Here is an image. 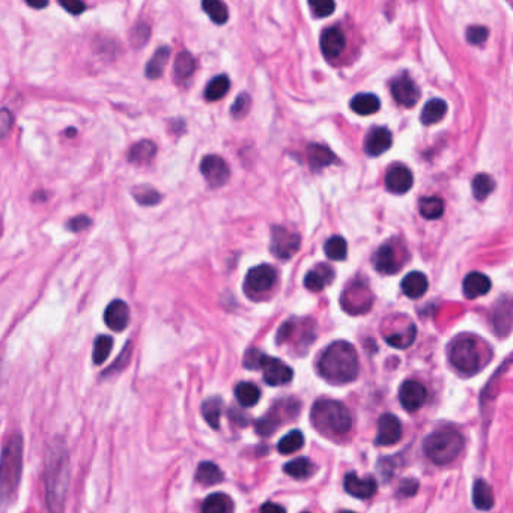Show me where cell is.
<instances>
[{"label": "cell", "instance_id": "1", "mask_svg": "<svg viewBox=\"0 0 513 513\" xmlns=\"http://www.w3.org/2000/svg\"><path fill=\"white\" fill-rule=\"evenodd\" d=\"M360 370L356 348L343 341L331 343L318 361L319 375L331 384H348L357 380Z\"/></svg>", "mask_w": 513, "mask_h": 513}, {"label": "cell", "instance_id": "2", "mask_svg": "<svg viewBox=\"0 0 513 513\" xmlns=\"http://www.w3.org/2000/svg\"><path fill=\"white\" fill-rule=\"evenodd\" d=\"M70 483L68 453L65 449H51L46 467V498L50 513H62Z\"/></svg>", "mask_w": 513, "mask_h": 513}, {"label": "cell", "instance_id": "3", "mask_svg": "<svg viewBox=\"0 0 513 513\" xmlns=\"http://www.w3.org/2000/svg\"><path fill=\"white\" fill-rule=\"evenodd\" d=\"M312 423L322 434L345 435L353 428V417L343 403L321 399L312 408Z\"/></svg>", "mask_w": 513, "mask_h": 513}, {"label": "cell", "instance_id": "4", "mask_svg": "<svg viewBox=\"0 0 513 513\" xmlns=\"http://www.w3.org/2000/svg\"><path fill=\"white\" fill-rule=\"evenodd\" d=\"M464 438L456 429H438L423 441V452L429 461L437 465H447L461 455Z\"/></svg>", "mask_w": 513, "mask_h": 513}, {"label": "cell", "instance_id": "5", "mask_svg": "<svg viewBox=\"0 0 513 513\" xmlns=\"http://www.w3.org/2000/svg\"><path fill=\"white\" fill-rule=\"evenodd\" d=\"M23 470V440L12 435L4 447L2 453V494L4 498L12 497L19 488Z\"/></svg>", "mask_w": 513, "mask_h": 513}, {"label": "cell", "instance_id": "6", "mask_svg": "<svg viewBox=\"0 0 513 513\" xmlns=\"http://www.w3.org/2000/svg\"><path fill=\"white\" fill-rule=\"evenodd\" d=\"M449 360L459 373L475 375L480 368L477 342L471 336H457L449 345Z\"/></svg>", "mask_w": 513, "mask_h": 513}, {"label": "cell", "instance_id": "7", "mask_svg": "<svg viewBox=\"0 0 513 513\" xmlns=\"http://www.w3.org/2000/svg\"><path fill=\"white\" fill-rule=\"evenodd\" d=\"M373 303V295L369 286L363 280H356L343 291L341 296V304L345 312L349 315H361L370 310Z\"/></svg>", "mask_w": 513, "mask_h": 513}, {"label": "cell", "instance_id": "8", "mask_svg": "<svg viewBox=\"0 0 513 513\" xmlns=\"http://www.w3.org/2000/svg\"><path fill=\"white\" fill-rule=\"evenodd\" d=\"M277 279L276 269L271 265H258L252 268L244 280V292L249 299H258L265 292L271 291Z\"/></svg>", "mask_w": 513, "mask_h": 513}, {"label": "cell", "instance_id": "9", "mask_svg": "<svg viewBox=\"0 0 513 513\" xmlns=\"http://www.w3.org/2000/svg\"><path fill=\"white\" fill-rule=\"evenodd\" d=\"M301 244V238L299 234H295L289 229L283 226H273L271 227V253L277 259L288 261L292 256L299 252Z\"/></svg>", "mask_w": 513, "mask_h": 513}, {"label": "cell", "instance_id": "10", "mask_svg": "<svg viewBox=\"0 0 513 513\" xmlns=\"http://www.w3.org/2000/svg\"><path fill=\"white\" fill-rule=\"evenodd\" d=\"M200 172L204 175L208 184L214 188L222 187L227 182L231 177V169H229L226 161L219 155H207L200 161Z\"/></svg>", "mask_w": 513, "mask_h": 513}, {"label": "cell", "instance_id": "11", "mask_svg": "<svg viewBox=\"0 0 513 513\" xmlns=\"http://www.w3.org/2000/svg\"><path fill=\"white\" fill-rule=\"evenodd\" d=\"M390 89L395 100L405 107L415 105L418 98H420V89L417 88L414 80L407 73H402L391 80Z\"/></svg>", "mask_w": 513, "mask_h": 513}, {"label": "cell", "instance_id": "12", "mask_svg": "<svg viewBox=\"0 0 513 513\" xmlns=\"http://www.w3.org/2000/svg\"><path fill=\"white\" fill-rule=\"evenodd\" d=\"M261 369L264 370L265 383L268 385H274V387L288 384L294 376L292 369L286 363H283L280 358H274L269 356L264 357Z\"/></svg>", "mask_w": 513, "mask_h": 513}, {"label": "cell", "instance_id": "13", "mask_svg": "<svg viewBox=\"0 0 513 513\" xmlns=\"http://www.w3.org/2000/svg\"><path fill=\"white\" fill-rule=\"evenodd\" d=\"M426 398H428V391L425 385L418 381L408 380L399 388V402L402 407L410 413L420 410L426 402Z\"/></svg>", "mask_w": 513, "mask_h": 513}, {"label": "cell", "instance_id": "14", "mask_svg": "<svg viewBox=\"0 0 513 513\" xmlns=\"http://www.w3.org/2000/svg\"><path fill=\"white\" fill-rule=\"evenodd\" d=\"M402 438V425L395 414H383L378 420L375 442L378 445H393Z\"/></svg>", "mask_w": 513, "mask_h": 513}, {"label": "cell", "instance_id": "15", "mask_svg": "<svg viewBox=\"0 0 513 513\" xmlns=\"http://www.w3.org/2000/svg\"><path fill=\"white\" fill-rule=\"evenodd\" d=\"M346 46V38L345 33L339 26H333L322 32L321 36V50L322 55L327 59H336L342 55Z\"/></svg>", "mask_w": 513, "mask_h": 513}, {"label": "cell", "instance_id": "16", "mask_svg": "<svg viewBox=\"0 0 513 513\" xmlns=\"http://www.w3.org/2000/svg\"><path fill=\"white\" fill-rule=\"evenodd\" d=\"M105 326L113 331H124L130 322V309L125 301L115 300L104 312Z\"/></svg>", "mask_w": 513, "mask_h": 513}, {"label": "cell", "instance_id": "17", "mask_svg": "<svg viewBox=\"0 0 513 513\" xmlns=\"http://www.w3.org/2000/svg\"><path fill=\"white\" fill-rule=\"evenodd\" d=\"M391 143H393V136L388 128L385 127H376L370 130L366 140H364V151L370 157H378L390 150Z\"/></svg>", "mask_w": 513, "mask_h": 513}, {"label": "cell", "instance_id": "18", "mask_svg": "<svg viewBox=\"0 0 513 513\" xmlns=\"http://www.w3.org/2000/svg\"><path fill=\"white\" fill-rule=\"evenodd\" d=\"M513 328V300L502 299L494 307V330L497 336H507Z\"/></svg>", "mask_w": 513, "mask_h": 513}, {"label": "cell", "instance_id": "19", "mask_svg": "<svg viewBox=\"0 0 513 513\" xmlns=\"http://www.w3.org/2000/svg\"><path fill=\"white\" fill-rule=\"evenodd\" d=\"M413 182H414L413 173L408 167H405V166L391 167L385 175L387 190L395 195L407 193L413 187Z\"/></svg>", "mask_w": 513, "mask_h": 513}, {"label": "cell", "instance_id": "20", "mask_svg": "<svg viewBox=\"0 0 513 513\" xmlns=\"http://www.w3.org/2000/svg\"><path fill=\"white\" fill-rule=\"evenodd\" d=\"M343 486H345V491L349 495H353L360 499H368V498L373 497L378 489V483L375 479H372V477L360 479L357 475H354V472H349V475H346Z\"/></svg>", "mask_w": 513, "mask_h": 513}, {"label": "cell", "instance_id": "21", "mask_svg": "<svg viewBox=\"0 0 513 513\" xmlns=\"http://www.w3.org/2000/svg\"><path fill=\"white\" fill-rule=\"evenodd\" d=\"M373 265L378 273L381 274H396L400 269L398 253L391 244H384L373 254Z\"/></svg>", "mask_w": 513, "mask_h": 513}, {"label": "cell", "instance_id": "22", "mask_svg": "<svg viewBox=\"0 0 513 513\" xmlns=\"http://www.w3.org/2000/svg\"><path fill=\"white\" fill-rule=\"evenodd\" d=\"M333 280H334V269L327 264H318L306 274L304 286L312 292H319L326 286H328Z\"/></svg>", "mask_w": 513, "mask_h": 513}, {"label": "cell", "instance_id": "23", "mask_svg": "<svg viewBox=\"0 0 513 513\" xmlns=\"http://www.w3.org/2000/svg\"><path fill=\"white\" fill-rule=\"evenodd\" d=\"M491 280L483 273H470L464 280V294L468 300L479 299L491 291Z\"/></svg>", "mask_w": 513, "mask_h": 513}, {"label": "cell", "instance_id": "24", "mask_svg": "<svg viewBox=\"0 0 513 513\" xmlns=\"http://www.w3.org/2000/svg\"><path fill=\"white\" fill-rule=\"evenodd\" d=\"M400 288L403 291V294L408 296V299H420L423 296L429 288V281L428 277L420 273V271H413L408 273L407 276L403 277Z\"/></svg>", "mask_w": 513, "mask_h": 513}, {"label": "cell", "instance_id": "25", "mask_svg": "<svg viewBox=\"0 0 513 513\" xmlns=\"http://www.w3.org/2000/svg\"><path fill=\"white\" fill-rule=\"evenodd\" d=\"M307 160H309L310 169H312L314 172H318L323 167L336 163V155L331 152V150H328L327 146L312 143L307 146Z\"/></svg>", "mask_w": 513, "mask_h": 513}, {"label": "cell", "instance_id": "26", "mask_svg": "<svg viewBox=\"0 0 513 513\" xmlns=\"http://www.w3.org/2000/svg\"><path fill=\"white\" fill-rule=\"evenodd\" d=\"M495 498L494 491L488 482L482 479L475 482V488H472V504L479 510H491L494 507Z\"/></svg>", "mask_w": 513, "mask_h": 513}, {"label": "cell", "instance_id": "27", "mask_svg": "<svg viewBox=\"0 0 513 513\" xmlns=\"http://www.w3.org/2000/svg\"><path fill=\"white\" fill-rule=\"evenodd\" d=\"M157 154V146L151 140H142L131 146L128 152V161L134 165H146Z\"/></svg>", "mask_w": 513, "mask_h": 513}, {"label": "cell", "instance_id": "28", "mask_svg": "<svg viewBox=\"0 0 513 513\" xmlns=\"http://www.w3.org/2000/svg\"><path fill=\"white\" fill-rule=\"evenodd\" d=\"M447 113V103L440 98H434L425 104L420 119L423 125H434Z\"/></svg>", "mask_w": 513, "mask_h": 513}, {"label": "cell", "instance_id": "29", "mask_svg": "<svg viewBox=\"0 0 513 513\" xmlns=\"http://www.w3.org/2000/svg\"><path fill=\"white\" fill-rule=\"evenodd\" d=\"M380 107L381 103L378 100V97L373 95V93H358V95L351 100V109L361 116L373 115L380 110Z\"/></svg>", "mask_w": 513, "mask_h": 513}, {"label": "cell", "instance_id": "30", "mask_svg": "<svg viewBox=\"0 0 513 513\" xmlns=\"http://www.w3.org/2000/svg\"><path fill=\"white\" fill-rule=\"evenodd\" d=\"M169 56H170V48L163 46L160 47L155 53L154 56L151 58V61L147 62L146 65V70H145V74L147 78L151 80H155V78H160L161 76H163V71H165V66L169 61Z\"/></svg>", "mask_w": 513, "mask_h": 513}, {"label": "cell", "instance_id": "31", "mask_svg": "<svg viewBox=\"0 0 513 513\" xmlns=\"http://www.w3.org/2000/svg\"><path fill=\"white\" fill-rule=\"evenodd\" d=\"M235 398L241 407L250 408L259 402L261 390L258 385H254L252 383H239L235 387Z\"/></svg>", "mask_w": 513, "mask_h": 513}, {"label": "cell", "instance_id": "32", "mask_svg": "<svg viewBox=\"0 0 513 513\" xmlns=\"http://www.w3.org/2000/svg\"><path fill=\"white\" fill-rule=\"evenodd\" d=\"M283 471H285L288 476H291L296 480H301V479H307L314 475L315 465L307 457H296V459H294V461H289L285 467H283Z\"/></svg>", "mask_w": 513, "mask_h": 513}, {"label": "cell", "instance_id": "33", "mask_svg": "<svg viewBox=\"0 0 513 513\" xmlns=\"http://www.w3.org/2000/svg\"><path fill=\"white\" fill-rule=\"evenodd\" d=\"M173 71L178 82L188 80L196 71V59L188 51H181L177 59H175Z\"/></svg>", "mask_w": 513, "mask_h": 513}, {"label": "cell", "instance_id": "34", "mask_svg": "<svg viewBox=\"0 0 513 513\" xmlns=\"http://www.w3.org/2000/svg\"><path fill=\"white\" fill-rule=\"evenodd\" d=\"M196 480L205 486L217 484L223 480V471L212 462H202L196 471Z\"/></svg>", "mask_w": 513, "mask_h": 513}, {"label": "cell", "instance_id": "35", "mask_svg": "<svg viewBox=\"0 0 513 513\" xmlns=\"http://www.w3.org/2000/svg\"><path fill=\"white\" fill-rule=\"evenodd\" d=\"M223 402L220 398H209L202 405V414H204L205 420L212 429L220 428V417H222Z\"/></svg>", "mask_w": 513, "mask_h": 513}, {"label": "cell", "instance_id": "36", "mask_svg": "<svg viewBox=\"0 0 513 513\" xmlns=\"http://www.w3.org/2000/svg\"><path fill=\"white\" fill-rule=\"evenodd\" d=\"M231 498L224 494H212L202 504V513H231Z\"/></svg>", "mask_w": 513, "mask_h": 513}, {"label": "cell", "instance_id": "37", "mask_svg": "<svg viewBox=\"0 0 513 513\" xmlns=\"http://www.w3.org/2000/svg\"><path fill=\"white\" fill-rule=\"evenodd\" d=\"M472 195L477 200H484L494 190H495V181L488 173H479L472 180Z\"/></svg>", "mask_w": 513, "mask_h": 513}, {"label": "cell", "instance_id": "38", "mask_svg": "<svg viewBox=\"0 0 513 513\" xmlns=\"http://www.w3.org/2000/svg\"><path fill=\"white\" fill-rule=\"evenodd\" d=\"M420 214L428 220H437L444 214V200L438 196H429L420 200Z\"/></svg>", "mask_w": 513, "mask_h": 513}, {"label": "cell", "instance_id": "39", "mask_svg": "<svg viewBox=\"0 0 513 513\" xmlns=\"http://www.w3.org/2000/svg\"><path fill=\"white\" fill-rule=\"evenodd\" d=\"M229 88H231V82H229V78L226 76H219V77L212 78L205 89V93H204L205 100L209 103L222 100L227 93Z\"/></svg>", "mask_w": 513, "mask_h": 513}, {"label": "cell", "instance_id": "40", "mask_svg": "<svg viewBox=\"0 0 513 513\" xmlns=\"http://www.w3.org/2000/svg\"><path fill=\"white\" fill-rule=\"evenodd\" d=\"M323 252H326L327 258L331 261H343L348 253V244L343 237L334 235L326 241V246H323Z\"/></svg>", "mask_w": 513, "mask_h": 513}, {"label": "cell", "instance_id": "41", "mask_svg": "<svg viewBox=\"0 0 513 513\" xmlns=\"http://www.w3.org/2000/svg\"><path fill=\"white\" fill-rule=\"evenodd\" d=\"M303 445H304V435L300 430H292L280 440L277 449L281 455H291L296 450H300Z\"/></svg>", "mask_w": 513, "mask_h": 513}, {"label": "cell", "instance_id": "42", "mask_svg": "<svg viewBox=\"0 0 513 513\" xmlns=\"http://www.w3.org/2000/svg\"><path fill=\"white\" fill-rule=\"evenodd\" d=\"M415 336H417V328H415V326H413V323H410V327L403 333H395V334L385 336V342L393 348L405 349L413 345V342L415 341Z\"/></svg>", "mask_w": 513, "mask_h": 513}, {"label": "cell", "instance_id": "43", "mask_svg": "<svg viewBox=\"0 0 513 513\" xmlns=\"http://www.w3.org/2000/svg\"><path fill=\"white\" fill-rule=\"evenodd\" d=\"M202 8H204L208 17L215 24H224L229 19V11L226 5L223 2H219V0H207V2L202 4Z\"/></svg>", "mask_w": 513, "mask_h": 513}, {"label": "cell", "instance_id": "44", "mask_svg": "<svg viewBox=\"0 0 513 513\" xmlns=\"http://www.w3.org/2000/svg\"><path fill=\"white\" fill-rule=\"evenodd\" d=\"M113 348V339L109 336H98L95 343H93V353L92 358L95 364H103L110 356V351Z\"/></svg>", "mask_w": 513, "mask_h": 513}, {"label": "cell", "instance_id": "45", "mask_svg": "<svg viewBox=\"0 0 513 513\" xmlns=\"http://www.w3.org/2000/svg\"><path fill=\"white\" fill-rule=\"evenodd\" d=\"M133 196L143 207H154L161 200V195L150 185H139L133 190Z\"/></svg>", "mask_w": 513, "mask_h": 513}, {"label": "cell", "instance_id": "46", "mask_svg": "<svg viewBox=\"0 0 513 513\" xmlns=\"http://www.w3.org/2000/svg\"><path fill=\"white\" fill-rule=\"evenodd\" d=\"M280 414H277V411L273 408L271 413L266 414L265 417H262L261 420H258V423H256V432H258L259 435H271L273 432L276 430L277 425L280 423Z\"/></svg>", "mask_w": 513, "mask_h": 513}, {"label": "cell", "instance_id": "47", "mask_svg": "<svg viewBox=\"0 0 513 513\" xmlns=\"http://www.w3.org/2000/svg\"><path fill=\"white\" fill-rule=\"evenodd\" d=\"M250 105H252V100L249 97V93H239V95L237 97L235 103L232 104V109H231V113L235 119H241L244 118L249 110H250Z\"/></svg>", "mask_w": 513, "mask_h": 513}, {"label": "cell", "instance_id": "48", "mask_svg": "<svg viewBox=\"0 0 513 513\" xmlns=\"http://www.w3.org/2000/svg\"><path fill=\"white\" fill-rule=\"evenodd\" d=\"M150 35H151V29L150 26H147L146 23H139L136 28L133 29L131 32V43L134 47H142L143 44L147 43V39H150Z\"/></svg>", "mask_w": 513, "mask_h": 513}, {"label": "cell", "instance_id": "49", "mask_svg": "<svg viewBox=\"0 0 513 513\" xmlns=\"http://www.w3.org/2000/svg\"><path fill=\"white\" fill-rule=\"evenodd\" d=\"M309 6H310V9H312L314 16L318 19H326V17L331 16L336 9V4L328 2V0H321V2H309Z\"/></svg>", "mask_w": 513, "mask_h": 513}, {"label": "cell", "instance_id": "50", "mask_svg": "<svg viewBox=\"0 0 513 513\" xmlns=\"http://www.w3.org/2000/svg\"><path fill=\"white\" fill-rule=\"evenodd\" d=\"M265 356L266 354H264L262 351H259L258 348H250L244 356V368L246 369H261Z\"/></svg>", "mask_w": 513, "mask_h": 513}, {"label": "cell", "instance_id": "51", "mask_svg": "<svg viewBox=\"0 0 513 513\" xmlns=\"http://www.w3.org/2000/svg\"><path fill=\"white\" fill-rule=\"evenodd\" d=\"M488 29L483 28V26H472V28H468L467 31V39L470 44L480 46L488 39Z\"/></svg>", "mask_w": 513, "mask_h": 513}, {"label": "cell", "instance_id": "52", "mask_svg": "<svg viewBox=\"0 0 513 513\" xmlns=\"http://www.w3.org/2000/svg\"><path fill=\"white\" fill-rule=\"evenodd\" d=\"M88 226H90V219L86 217V215H77V217L71 219L68 223H66V229L71 232H80Z\"/></svg>", "mask_w": 513, "mask_h": 513}, {"label": "cell", "instance_id": "53", "mask_svg": "<svg viewBox=\"0 0 513 513\" xmlns=\"http://www.w3.org/2000/svg\"><path fill=\"white\" fill-rule=\"evenodd\" d=\"M59 5L68 11L70 14H74V16H80L86 9V5L78 2V0H68V2H66V0H62V2H59Z\"/></svg>", "mask_w": 513, "mask_h": 513}, {"label": "cell", "instance_id": "54", "mask_svg": "<svg viewBox=\"0 0 513 513\" xmlns=\"http://www.w3.org/2000/svg\"><path fill=\"white\" fill-rule=\"evenodd\" d=\"M417 489H418V483H417L415 480H413V479H408V480L402 482V483H400V488H399V491H400L403 495H414V494L417 492Z\"/></svg>", "mask_w": 513, "mask_h": 513}, {"label": "cell", "instance_id": "55", "mask_svg": "<svg viewBox=\"0 0 513 513\" xmlns=\"http://www.w3.org/2000/svg\"><path fill=\"white\" fill-rule=\"evenodd\" d=\"M259 513H286L285 507H281L279 504H274V503H265L262 507H261V512Z\"/></svg>", "mask_w": 513, "mask_h": 513}, {"label": "cell", "instance_id": "56", "mask_svg": "<svg viewBox=\"0 0 513 513\" xmlns=\"http://www.w3.org/2000/svg\"><path fill=\"white\" fill-rule=\"evenodd\" d=\"M11 125H12V116L8 112V109H4L2 110V134H4V136L8 133Z\"/></svg>", "mask_w": 513, "mask_h": 513}, {"label": "cell", "instance_id": "57", "mask_svg": "<svg viewBox=\"0 0 513 513\" xmlns=\"http://www.w3.org/2000/svg\"><path fill=\"white\" fill-rule=\"evenodd\" d=\"M28 5H29L31 8L41 9V8H46L48 4H47V2H28Z\"/></svg>", "mask_w": 513, "mask_h": 513}, {"label": "cell", "instance_id": "58", "mask_svg": "<svg viewBox=\"0 0 513 513\" xmlns=\"http://www.w3.org/2000/svg\"><path fill=\"white\" fill-rule=\"evenodd\" d=\"M341 513H356V512H351V510H345V512H341Z\"/></svg>", "mask_w": 513, "mask_h": 513}, {"label": "cell", "instance_id": "59", "mask_svg": "<svg viewBox=\"0 0 513 513\" xmlns=\"http://www.w3.org/2000/svg\"><path fill=\"white\" fill-rule=\"evenodd\" d=\"M304 513H309V512H304Z\"/></svg>", "mask_w": 513, "mask_h": 513}]
</instances>
